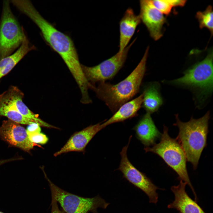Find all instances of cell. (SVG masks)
Listing matches in <instances>:
<instances>
[{"mask_svg":"<svg viewBox=\"0 0 213 213\" xmlns=\"http://www.w3.org/2000/svg\"><path fill=\"white\" fill-rule=\"evenodd\" d=\"M20 11L28 16L38 27L47 44L61 57L77 84L79 89L87 86L74 42L71 38L61 32L45 19L32 3L28 1L22 5Z\"/></svg>","mask_w":213,"mask_h":213,"instance_id":"6da1fadb","label":"cell"},{"mask_svg":"<svg viewBox=\"0 0 213 213\" xmlns=\"http://www.w3.org/2000/svg\"><path fill=\"white\" fill-rule=\"evenodd\" d=\"M149 49L147 47L137 66L124 80L116 84L99 83L93 89L97 97L114 114L138 92L146 72Z\"/></svg>","mask_w":213,"mask_h":213,"instance_id":"7a4b0ae2","label":"cell"},{"mask_svg":"<svg viewBox=\"0 0 213 213\" xmlns=\"http://www.w3.org/2000/svg\"><path fill=\"white\" fill-rule=\"evenodd\" d=\"M176 122L173 125L179 130L176 139L181 146L187 161L197 168L202 152L206 145L210 112L198 119L192 117L186 122L181 121L178 114L175 115Z\"/></svg>","mask_w":213,"mask_h":213,"instance_id":"3957f363","label":"cell"},{"mask_svg":"<svg viewBox=\"0 0 213 213\" xmlns=\"http://www.w3.org/2000/svg\"><path fill=\"white\" fill-rule=\"evenodd\" d=\"M159 142L151 147L144 149L146 152H151L160 156L177 173L178 178L186 183L194 195L196 201L197 196L191 183L186 167V159L184 152L176 139L171 138L168 133V128L164 126Z\"/></svg>","mask_w":213,"mask_h":213,"instance_id":"277c9868","label":"cell"},{"mask_svg":"<svg viewBox=\"0 0 213 213\" xmlns=\"http://www.w3.org/2000/svg\"><path fill=\"white\" fill-rule=\"evenodd\" d=\"M170 83L197 90L199 100L210 94L213 90L212 50L209 51L205 59L185 71L183 76Z\"/></svg>","mask_w":213,"mask_h":213,"instance_id":"5b68a950","label":"cell"},{"mask_svg":"<svg viewBox=\"0 0 213 213\" xmlns=\"http://www.w3.org/2000/svg\"><path fill=\"white\" fill-rule=\"evenodd\" d=\"M48 181L51 193L65 213H98L97 209H106L109 203L99 196L92 198L81 197L68 192L54 184L43 172Z\"/></svg>","mask_w":213,"mask_h":213,"instance_id":"8992f818","label":"cell"},{"mask_svg":"<svg viewBox=\"0 0 213 213\" xmlns=\"http://www.w3.org/2000/svg\"><path fill=\"white\" fill-rule=\"evenodd\" d=\"M25 36L12 13L8 1H5L0 25V60L10 55Z\"/></svg>","mask_w":213,"mask_h":213,"instance_id":"52a82bcc","label":"cell"},{"mask_svg":"<svg viewBox=\"0 0 213 213\" xmlns=\"http://www.w3.org/2000/svg\"><path fill=\"white\" fill-rule=\"evenodd\" d=\"M135 40H134L122 51L118 52L96 65L88 67L82 64L83 73L88 83L94 86L97 82H105L113 78L123 67L128 51Z\"/></svg>","mask_w":213,"mask_h":213,"instance_id":"ba28073f","label":"cell"},{"mask_svg":"<svg viewBox=\"0 0 213 213\" xmlns=\"http://www.w3.org/2000/svg\"><path fill=\"white\" fill-rule=\"evenodd\" d=\"M131 138L130 136L128 144L123 148L120 152L121 161L117 170L122 173L125 179L148 196L149 203L156 204L158 198L156 191L159 188L145 174L136 168L128 158L127 151Z\"/></svg>","mask_w":213,"mask_h":213,"instance_id":"9c48e42d","label":"cell"},{"mask_svg":"<svg viewBox=\"0 0 213 213\" xmlns=\"http://www.w3.org/2000/svg\"><path fill=\"white\" fill-rule=\"evenodd\" d=\"M23 93L17 87L11 86L0 94V103L31 119L41 126L57 129V128L44 121L31 111L23 102Z\"/></svg>","mask_w":213,"mask_h":213,"instance_id":"30bf717a","label":"cell"},{"mask_svg":"<svg viewBox=\"0 0 213 213\" xmlns=\"http://www.w3.org/2000/svg\"><path fill=\"white\" fill-rule=\"evenodd\" d=\"M139 3V15L141 22L146 27L151 37L155 41L158 40L163 36L162 29L166 22V18L150 0H140Z\"/></svg>","mask_w":213,"mask_h":213,"instance_id":"8fae6325","label":"cell"},{"mask_svg":"<svg viewBox=\"0 0 213 213\" xmlns=\"http://www.w3.org/2000/svg\"><path fill=\"white\" fill-rule=\"evenodd\" d=\"M0 138L10 145L27 152L38 146L30 141L24 127L9 119L4 120L0 126Z\"/></svg>","mask_w":213,"mask_h":213,"instance_id":"7c38bea8","label":"cell"},{"mask_svg":"<svg viewBox=\"0 0 213 213\" xmlns=\"http://www.w3.org/2000/svg\"><path fill=\"white\" fill-rule=\"evenodd\" d=\"M101 124L99 123L90 125L74 133L64 145L54 154V156H57L72 151L84 152L86 146L92 138L103 128Z\"/></svg>","mask_w":213,"mask_h":213,"instance_id":"4fadbf2b","label":"cell"},{"mask_svg":"<svg viewBox=\"0 0 213 213\" xmlns=\"http://www.w3.org/2000/svg\"><path fill=\"white\" fill-rule=\"evenodd\" d=\"M187 183L180 180L179 184L171 187L174 200L168 205L169 209H174L179 213H205L196 201L192 200L185 191Z\"/></svg>","mask_w":213,"mask_h":213,"instance_id":"5bb4252c","label":"cell"},{"mask_svg":"<svg viewBox=\"0 0 213 213\" xmlns=\"http://www.w3.org/2000/svg\"><path fill=\"white\" fill-rule=\"evenodd\" d=\"M137 138L146 147L155 144L161 134L156 127L151 114L146 112L133 128Z\"/></svg>","mask_w":213,"mask_h":213,"instance_id":"9a60e30c","label":"cell"},{"mask_svg":"<svg viewBox=\"0 0 213 213\" xmlns=\"http://www.w3.org/2000/svg\"><path fill=\"white\" fill-rule=\"evenodd\" d=\"M141 22L138 15L128 8L119 23L120 39L118 52L122 51L128 46L138 26Z\"/></svg>","mask_w":213,"mask_h":213,"instance_id":"2e32d148","label":"cell"},{"mask_svg":"<svg viewBox=\"0 0 213 213\" xmlns=\"http://www.w3.org/2000/svg\"><path fill=\"white\" fill-rule=\"evenodd\" d=\"M143 93L137 98L129 101L120 106L109 119L101 124L103 128L110 124L125 120L137 115L142 105Z\"/></svg>","mask_w":213,"mask_h":213,"instance_id":"e0dca14e","label":"cell"},{"mask_svg":"<svg viewBox=\"0 0 213 213\" xmlns=\"http://www.w3.org/2000/svg\"><path fill=\"white\" fill-rule=\"evenodd\" d=\"M35 49L25 36L15 53L0 60V79L8 73L28 52Z\"/></svg>","mask_w":213,"mask_h":213,"instance_id":"ac0fdd59","label":"cell"},{"mask_svg":"<svg viewBox=\"0 0 213 213\" xmlns=\"http://www.w3.org/2000/svg\"><path fill=\"white\" fill-rule=\"evenodd\" d=\"M143 93L142 105L146 112L151 114L156 112L163 103L159 83L153 82L149 83L145 88Z\"/></svg>","mask_w":213,"mask_h":213,"instance_id":"d6986e66","label":"cell"},{"mask_svg":"<svg viewBox=\"0 0 213 213\" xmlns=\"http://www.w3.org/2000/svg\"><path fill=\"white\" fill-rule=\"evenodd\" d=\"M0 116L6 117L9 120L19 124L29 125L36 123L33 120L24 116L15 111L9 109L1 104Z\"/></svg>","mask_w":213,"mask_h":213,"instance_id":"ffe728a7","label":"cell"},{"mask_svg":"<svg viewBox=\"0 0 213 213\" xmlns=\"http://www.w3.org/2000/svg\"><path fill=\"white\" fill-rule=\"evenodd\" d=\"M212 7L209 5L203 11H198L196 14V17L198 20L199 27L201 29L206 28L210 31L212 36L213 34V13Z\"/></svg>","mask_w":213,"mask_h":213,"instance_id":"44dd1931","label":"cell"},{"mask_svg":"<svg viewBox=\"0 0 213 213\" xmlns=\"http://www.w3.org/2000/svg\"><path fill=\"white\" fill-rule=\"evenodd\" d=\"M151 1L154 6L163 14L168 15L170 13L172 7L168 0Z\"/></svg>","mask_w":213,"mask_h":213,"instance_id":"7402d4cb","label":"cell"},{"mask_svg":"<svg viewBox=\"0 0 213 213\" xmlns=\"http://www.w3.org/2000/svg\"><path fill=\"white\" fill-rule=\"evenodd\" d=\"M27 133L30 141L35 143L44 144L48 141L47 136L41 132Z\"/></svg>","mask_w":213,"mask_h":213,"instance_id":"603a6c76","label":"cell"},{"mask_svg":"<svg viewBox=\"0 0 213 213\" xmlns=\"http://www.w3.org/2000/svg\"><path fill=\"white\" fill-rule=\"evenodd\" d=\"M28 125L26 130L27 133L41 132V126L38 123L35 122Z\"/></svg>","mask_w":213,"mask_h":213,"instance_id":"cb8c5ba5","label":"cell"},{"mask_svg":"<svg viewBox=\"0 0 213 213\" xmlns=\"http://www.w3.org/2000/svg\"><path fill=\"white\" fill-rule=\"evenodd\" d=\"M51 213H65L63 210L60 209L58 204V203L55 199L51 197Z\"/></svg>","mask_w":213,"mask_h":213,"instance_id":"d4e9b609","label":"cell"},{"mask_svg":"<svg viewBox=\"0 0 213 213\" xmlns=\"http://www.w3.org/2000/svg\"><path fill=\"white\" fill-rule=\"evenodd\" d=\"M173 7H183L187 1L185 0H168Z\"/></svg>","mask_w":213,"mask_h":213,"instance_id":"484cf974","label":"cell"},{"mask_svg":"<svg viewBox=\"0 0 213 213\" xmlns=\"http://www.w3.org/2000/svg\"><path fill=\"white\" fill-rule=\"evenodd\" d=\"M15 160H16V159L15 158H10L9 159H5L0 160V166L6 163Z\"/></svg>","mask_w":213,"mask_h":213,"instance_id":"4316f807","label":"cell"},{"mask_svg":"<svg viewBox=\"0 0 213 213\" xmlns=\"http://www.w3.org/2000/svg\"><path fill=\"white\" fill-rule=\"evenodd\" d=\"M0 213H4V212H1L0 211Z\"/></svg>","mask_w":213,"mask_h":213,"instance_id":"83f0119b","label":"cell"}]
</instances>
